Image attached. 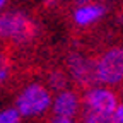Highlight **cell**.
I'll use <instances>...</instances> for the list:
<instances>
[{
	"instance_id": "cell-8",
	"label": "cell",
	"mask_w": 123,
	"mask_h": 123,
	"mask_svg": "<svg viewBox=\"0 0 123 123\" xmlns=\"http://www.w3.org/2000/svg\"><path fill=\"white\" fill-rule=\"evenodd\" d=\"M84 123H120L113 113H96V111H87L84 116Z\"/></svg>"
},
{
	"instance_id": "cell-16",
	"label": "cell",
	"mask_w": 123,
	"mask_h": 123,
	"mask_svg": "<svg viewBox=\"0 0 123 123\" xmlns=\"http://www.w3.org/2000/svg\"><path fill=\"white\" fill-rule=\"evenodd\" d=\"M5 4H7V0H0V9H2V7H4Z\"/></svg>"
},
{
	"instance_id": "cell-6",
	"label": "cell",
	"mask_w": 123,
	"mask_h": 123,
	"mask_svg": "<svg viewBox=\"0 0 123 123\" xmlns=\"http://www.w3.org/2000/svg\"><path fill=\"white\" fill-rule=\"evenodd\" d=\"M77 110H79V98H77L75 92L72 91H63L55 98L53 103V113L55 116H67L72 118L77 115Z\"/></svg>"
},
{
	"instance_id": "cell-3",
	"label": "cell",
	"mask_w": 123,
	"mask_h": 123,
	"mask_svg": "<svg viewBox=\"0 0 123 123\" xmlns=\"http://www.w3.org/2000/svg\"><path fill=\"white\" fill-rule=\"evenodd\" d=\"M96 79L103 84H118L123 80V48L115 46L104 51L96 62Z\"/></svg>"
},
{
	"instance_id": "cell-15",
	"label": "cell",
	"mask_w": 123,
	"mask_h": 123,
	"mask_svg": "<svg viewBox=\"0 0 123 123\" xmlns=\"http://www.w3.org/2000/svg\"><path fill=\"white\" fill-rule=\"evenodd\" d=\"M43 2H44V4H48V5H51L53 2H56V0H43Z\"/></svg>"
},
{
	"instance_id": "cell-5",
	"label": "cell",
	"mask_w": 123,
	"mask_h": 123,
	"mask_svg": "<svg viewBox=\"0 0 123 123\" xmlns=\"http://www.w3.org/2000/svg\"><path fill=\"white\" fill-rule=\"evenodd\" d=\"M84 104L87 111L96 113H113L118 106V98L108 89H91L84 96Z\"/></svg>"
},
{
	"instance_id": "cell-2",
	"label": "cell",
	"mask_w": 123,
	"mask_h": 123,
	"mask_svg": "<svg viewBox=\"0 0 123 123\" xmlns=\"http://www.w3.org/2000/svg\"><path fill=\"white\" fill-rule=\"evenodd\" d=\"M51 96L41 84H29L15 99V110L21 116H38L48 110Z\"/></svg>"
},
{
	"instance_id": "cell-12",
	"label": "cell",
	"mask_w": 123,
	"mask_h": 123,
	"mask_svg": "<svg viewBox=\"0 0 123 123\" xmlns=\"http://www.w3.org/2000/svg\"><path fill=\"white\" fill-rule=\"evenodd\" d=\"M113 115H115V118H116L120 123H123V104H120V103H118V106L115 108Z\"/></svg>"
},
{
	"instance_id": "cell-10",
	"label": "cell",
	"mask_w": 123,
	"mask_h": 123,
	"mask_svg": "<svg viewBox=\"0 0 123 123\" xmlns=\"http://www.w3.org/2000/svg\"><path fill=\"white\" fill-rule=\"evenodd\" d=\"M50 84H51V87H55V89H62V87H65L67 86V77L63 75V72H53L51 75H50Z\"/></svg>"
},
{
	"instance_id": "cell-7",
	"label": "cell",
	"mask_w": 123,
	"mask_h": 123,
	"mask_svg": "<svg viewBox=\"0 0 123 123\" xmlns=\"http://www.w3.org/2000/svg\"><path fill=\"white\" fill-rule=\"evenodd\" d=\"M106 12V7L101 5V4H84V5H79L74 12V21L75 24L79 26H89L92 22L99 21Z\"/></svg>"
},
{
	"instance_id": "cell-4",
	"label": "cell",
	"mask_w": 123,
	"mask_h": 123,
	"mask_svg": "<svg viewBox=\"0 0 123 123\" xmlns=\"http://www.w3.org/2000/svg\"><path fill=\"white\" fill-rule=\"evenodd\" d=\"M67 65H68V70H70V75L72 79L80 84L82 87H92L98 79H96V63L91 62L89 58L79 55V53H72L68 55L67 58Z\"/></svg>"
},
{
	"instance_id": "cell-11",
	"label": "cell",
	"mask_w": 123,
	"mask_h": 123,
	"mask_svg": "<svg viewBox=\"0 0 123 123\" xmlns=\"http://www.w3.org/2000/svg\"><path fill=\"white\" fill-rule=\"evenodd\" d=\"M9 75V67H7V62L4 58H0V86L4 84V80L7 79Z\"/></svg>"
},
{
	"instance_id": "cell-1",
	"label": "cell",
	"mask_w": 123,
	"mask_h": 123,
	"mask_svg": "<svg viewBox=\"0 0 123 123\" xmlns=\"http://www.w3.org/2000/svg\"><path fill=\"white\" fill-rule=\"evenodd\" d=\"M36 34V24L21 10L0 14V38L15 44L27 43Z\"/></svg>"
},
{
	"instance_id": "cell-14",
	"label": "cell",
	"mask_w": 123,
	"mask_h": 123,
	"mask_svg": "<svg viewBox=\"0 0 123 123\" xmlns=\"http://www.w3.org/2000/svg\"><path fill=\"white\" fill-rule=\"evenodd\" d=\"M89 2H92V0H77L79 5H84V4H89Z\"/></svg>"
},
{
	"instance_id": "cell-9",
	"label": "cell",
	"mask_w": 123,
	"mask_h": 123,
	"mask_svg": "<svg viewBox=\"0 0 123 123\" xmlns=\"http://www.w3.org/2000/svg\"><path fill=\"white\" fill-rule=\"evenodd\" d=\"M0 123H21V115L15 108L5 110L0 113Z\"/></svg>"
},
{
	"instance_id": "cell-13",
	"label": "cell",
	"mask_w": 123,
	"mask_h": 123,
	"mask_svg": "<svg viewBox=\"0 0 123 123\" xmlns=\"http://www.w3.org/2000/svg\"><path fill=\"white\" fill-rule=\"evenodd\" d=\"M51 123H75V121H72V118H67V116H55Z\"/></svg>"
}]
</instances>
